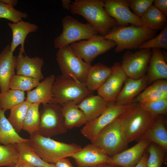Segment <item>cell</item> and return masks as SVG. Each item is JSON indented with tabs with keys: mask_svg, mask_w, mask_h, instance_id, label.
<instances>
[{
	"mask_svg": "<svg viewBox=\"0 0 167 167\" xmlns=\"http://www.w3.org/2000/svg\"><path fill=\"white\" fill-rule=\"evenodd\" d=\"M91 167H121L119 166L109 165L108 163L103 164Z\"/></svg>",
	"mask_w": 167,
	"mask_h": 167,
	"instance_id": "47",
	"label": "cell"
},
{
	"mask_svg": "<svg viewBox=\"0 0 167 167\" xmlns=\"http://www.w3.org/2000/svg\"><path fill=\"white\" fill-rule=\"evenodd\" d=\"M52 92L53 97L51 103L61 106L69 101L78 105L84 98L93 93L88 89L85 83L76 81L62 75L55 78Z\"/></svg>",
	"mask_w": 167,
	"mask_h": 167,
	"instance_id": "5",
	"label": "cell"
},
{
	"mask_svg": "<svg viewBox=\"0 0 167 167\" xmlns=\"http://www.w3.org/2000/svg\"><path fill=\"white\" fill-rule=\"evenodd\" d=\"M17 56L10 51V45H6L0 53V91L4 92L10 89L9 84L15 74Z\"/></svg>",
	"mask_w": 167,
	"mask_h": 167,
	"instance_id": "19",
	"label": "cell"
},
{
	"mask_svg": "<svg viewBox=\"0 0 167 167\" xmlns=\"http://www.w3.org/2000/svg\"><path fill=\"white\" fill-rule=\"evenodd\" d=\"M135 145L111 156L108 164L121 167H134L139 161L151 143L143 140L138 141Z\"/></svg>",
	"mask_w": 167,
	"mask_h": 167,
	"instance_id": "15",
	"label": "cell"
},
{
	"mask_svg": "<svg viewBox=\"0 0 167 167\" xmlns=\"http://www.w3.org/2000/svg\"><path fill=\"white\" fill-rule=\"evenodd\" d=\"M139 104L143 109L156 117L167 113V99Z\"/></svg>",
	"mask_w": 167,
	"mask_h": 167,
	"instance_id": "38",
	"label": "cell"
},
{
	"mask_svg": "<svg viewBox=\"0 0 167 167\" xmlns=\"http://www.w3.org/2000/svg\"><path fill=\"white\" fill-rule=\"evenodd\" d=\"M22 165V166L23 167H35L32 166L27 165Z\"/></svg>",
	"mask_w": 167,
	"mask_h": 167,
	"instance_id": "48",
	"label": "cell"
},
{
	"mask_svg": "<svg viewBox=\"0 0 167 167\" xmlns=\"http://www.w3.org/2000/svg\"><path fill=\"white\" fill-rule=\"evenodd\" d=\"M62 107L65 124L68 130L80 127L88 122L83 112L74 102H67Z\"/></svg>",
	"mask_w": 167,
	"mask_h": 167,
	"instance_id": "27",
	"label": "cell"
},
{
	"mask_svg": "<svg viewBox=\"0 0 167 167\" xmlns=\"http://www.w3.org/2000/svg\"><path fill=\"white\" fill-rule=\"evenodd\" d=\"M104 8L107 14L116 21L118 26H128L131 24L137 26H146L140 18L131 11L127 0H105Z\"/></svg>",
	"mask_w": 167,
	"mask_h": 167,
	"instance_id": "13",
	"label": "cell"
},
{
	"mask_svg": "<svg viewBox=\"0 0 167 167\" xmlns=\"http://www.w3.org/2000/svg\"><path fill=\"white\" fill-rule=\"evenodd\" d=\"M55 79L54 75L44 78L35 88L27 92L26 100L31 104L51 103L53 97L52 88Z\"/></svg>",
	"mask_w": 167,
	"mask_h": 167,
	"instance_id": "23",
	"label": "cell"
},
{
	"mask_svg": "<svg viewBox=\"0 0 167 167\" xmlns=\"http://www.w3.org/2000/svg\"><path fill=\"white\" fill-rule=\"evenodd\" d=\"M158 91L167 92L166 79H160L153 82L150 86L146 87L134 99L132 103H138L141 99L148 94Z\"/></svg>",
	"mask_w": 167,
	"mask_h": 167,
	"instance_id": "39",
	"label": "cell"
},
{
	"mask_svg": "<svg viewBox=\"0 0 167 167\" xmlns=\"http://www.w3.org/2000/svg\"><path fill=\"white\" fill-rule=\"evenodd\" d=\"M167 99V92L156 91L148 94L141 99L138 103L150 102Z\"/></svg>",
	"mask_w": 167,
	"mask_h": 167,
	"instance_id": "41",
	"label": "cell"
},
{
	"mask_svg": "<svg viewBox=\"0 0 167 167\" xmlns=\"http://www.w3.org/2000/svg\"><path fill=\"white\" fill-rule=\"evenodd\" d=\"M115 101L119 105L131 104L134 99L147 87L148 78L146 75L138 79L127 77Z\"/></svg>",
	"mask_w": 167,
	"mask_h": 167,
	"instance_id": "18",
	"label": "cell"
},
{
	"mask_svg": "<svg viewBox=\"0 0 167 167\" xmlns=\"http://www.w3.org/2000/svg\"><path fill=\"white\" fill-rule=\"evenodd\" d=\"M153 48L167 49V25L158 35L144 42L139 49Z\"/></svg>",
	"mask_w": 167,
	"mask_h": 167,
	"instance_id": "37",
	"label": "cell"
},
{
	"mask_svg": "<svg viewBox=\"0 0 167 167\" xmlns=\"http://www.w3.org/2000/svg\"><path fill=\"white\" fill-rule=\"evenodd\" d=\"M61 2L63 8L68 11H70L71 6L73 2L70 0H62Z\"/></svg>",
	"mask_w": 167,
	"mask_h": 167,
	"instance_id": "45",
	"label": "cell"
},
{
	"mask_svg": "<svg viewBox=\"0 0 167 167\" xmlns=\"http://www.w3.org/2000/svg\"><path fill=\"white\" fill-rule=\"evenodd\" d=\"M25 92L10 89L4 92L0 91V108L5 112L26 100Z\"/></svg>",
	"mask_w": 167,
	"mask_h": 167,
	"instance_id": "32",
	"label": "cell"
},
{
	"mask_svg": "<svg viewBox=\"0 0 167 167\" xmlns=\"http://www.w3.org/2000/svg\"><path fill=\"white\" fill-rule=\"evenodd\" d=\"M40 80L31 77L15 74L11 78L9 84V89L27 92L36 88Z\"/></svg>",
	"mask_w": 167,
	"mask_h": 167,
	"instance_id": "34",
	"label": "cell"
},
{
	"mask_svg": "<svg viewBox=\"0 0 167 167\" xmlns=\"http://www.w3.org/2000/svg\"><path fill=\"white\" fill-rule=\"evenodd\" d=\"M19 153L15 144L0 145V167L18 165Z\"/></svg>",
	"mask_w": 167,
	"mask_h": 167,
	"instance_id": "33",
	"label": "cell"
},
{
	"mask_svg": "<svg viewBox=\"0 0 167 167\" xmlns=\"http://www.w3.org/2000/svg\"><path fill=\"white\" fill-rule=\"evenodd\" d=\"M152 54L148 69V84L167 79V64L161 49H151Z\"/></svg>",
	"mask_w": 167,
	"mask_h": 167,
	"instance_id": "21",
	"label": "cell"
},
{
	"mask_svg": "<svg viewBox=\"0 0 167 167\" xmlns=\"http://www.w3.org/2000/svg\"><path fill=\"white\" fill-rule=\"evenodd\" d=\"M18 150L19 165H27L35 167H55L54 164L43 161L34 151L27 142L15 144Z\"/></svg>",
	"mask_w": 167,
	"mask_h": 167,
	"instance_id": "26",
	"label": "cell"
},
{
	"mask_svg": "<svg viewBox=\"0 0 167 167\" xmlns=\"http://www.w3.org/2000/svg\"><path fill=\"white\" fill-rule=\"evenodd\" d=\"M40 103H32L24 120L22 130L30 135L38 133L40 123Z\"/></svg>",
	"mask_w": 167,
	"mask_h": 167,
	"instance_id": "31",
	"label": "cell"
},
{
	"mask_svg": "<svg viewBox=\"0 0 167 167\" xmlns=\"http://www.w3.org/2000/svg\"><path fill=\"white\" fill-rule=\"evenodd\" d=\"M55 167H75L69 159L65 158L61 160L54 164Z\"/></svg>",
	"mask_w": 167,
	"mask_h": 167,
	"instance_id": "43",
	"label": "cell"
},
{
	"mask_svg": "<svg viewBox=\"0 0 167 167\" xmlns=\"http://www.w3.org/2000/svg\"><path fill=\"white\" fill-rule=\"evenodd\" d=\"M7 25L12 33V40L10 45L11 52L13 53L17 47L20 45L19 54H26L24 44L26 37L29 33L36 31L38 26L23 20L16 23H8Z\"/></svg>",
	"mask_w": 167,
	"mask_h": 167,
	"instance_id": "20",
	"label": "cell"
},
{
	"mask_svg": "<svg viewBox=\"0 0 167 167\" xmlns=\"http://www.w3.org/2000/svg\"><path fill=\"white\" fill-rule=\"evenodd\" d=\"M112 71V67H109L101 63L92 66L85 82L88 89L92 92L97 91L106 82Z\"/></svg>",
	"mask_w": 167,
	"mask_h": 167,
	"instance_id": "25",
	"label": "cell"
},
{
	"mask_svg": "<svg viewBox=\"0 0 167 167\" xmlns=\"http://www.w3.org/2000/svg\"><path fill=\"white\" fill-rule=\"evenodd\" d=\"M44 60L38 56L31 58L26 54H19L17 56L15 70L16 74L37 79H44L42 68Z\"/></svg>",
	"mask_w": 167,
	"mask_h": 167,
	"instance_id": "17",
	"label": "cell"
},
{
	"mask_svg": "<svg viewBox=\"0 0 167 167\" xmlns=\"http://www.w3.org/2000/svg\"><path fill=\"white\" fill-rule=\"evenodd\" d=\"M104 4L103 0H75L72 3L70 11L72 14L83 16L98 34L105 36L118 25L105 11Z\"/></svg>",
	"mask_w": 167,
	"mask_h": 167,
	"instance_id": "1",
	"label": "cell"
},
{
	"mask_svg": "<svg viewBox=\"0 0 167 167\" xmlns=\"http://www.w3.org/2000/svg\"><path fill=\"white\" fill-rule=\"evenodd\" d=\"M62 31L54 40V46L59 49L71 44L88 40L98 35L96 29L88 23L80 22L70 15H66L62 20Z\"/></svg>",
	"mask_w": 167,
	"mask_h": 167,
	"instance_id": "7",
	"label": "cell"
},
{
	"mask_svg": "<svg viewBox=\"0 0 167 167\" xmlns=\"http://www.w3.org/2000/svg\"><path fill=\"white\" fill-rule=\"evenodd\" d=\"M146 150L148 153L147 167H161L166 152L159 146L152 143L150 144Z\"/></svg>",
	"mask_w": 167,
	"mask_h": 167,
	"instance_id": "35",
	"label": "cell"
},
{
	"mask_svg": "<svg viewBox=\"0 0 167 167\" xmlns=\"http://www.w3.org/2000/svg\"><path fill=\"white\" fill-rule=\"evenodd\" d=\"M69 45L77 56L85 62L91 64L97 56L115 47L116 44L113 41L98 34L88 40L72 43Z\"/></svg>",
	"mask_w": 167,
	"mask_h": 167,
	"instance_id": "10",
	"label": "cell"
},
{
	"mask_svg": "<svg viewBox=\"0 0 167 167\" xmlns=\"http://www.w3.org/2000/svg\"><path fill=\"white\" fill-rule=\"evenodd\" d=\"M128 6L136 16L140 18L149 7L154 0H127Z\"/></svg>",
	"mask_w": 167,
	"mask_h": 167,
	"instance_id": "40",
	"label": "cell"
},
{
	"mask_svg": "<svg viewBox=\"0 0 167 167\" xmlns=\"http://www.w3.org/2000/svg\"><path fill=\"white\" fill-rule=\"evenodd\" d=\"M110 103L105 101L98 95H94L92 94L84 98L77 105L84 113L88 122L101 115Z\"/></svg>",
	"mask_w": 167,
	"mask_h": 167,
	"instance_id": "24",
	"label": "cell"
},
{
	"mask_svg": "<svg viewBox=\"0 0 167 167\" xmlns=\"http://www.w3.org/2000/svg\"><path fill=\"white\" fill-rule=\"evenodd\" d=\"M91 143L110 156L125 150L127 145L123 137L119 118L103 128Z\"/></svg>",
	"mask_w": 167,
	"mask_h": 167,
	"instance_id": "9",
	"label": "cell"
},
{
	"mask_svg": "<svg viewBox=\"0 0 167 167\" xmlns=\"http://www.w3.org/2000/svg\"><path fill=\"white\" fill-rule=\"evenodd\" d=\"M140 18L146 26L154 30H162L167 25V17L153 4Z\"/></svg>",
	"mask_w": 167,
	"mask_h": 167,
	"instance_id": "29",
	"label": "cell"
},
{
	"mask_svg": "<svg viewBox=\"0 0 167 167\" xmlns=\"http://www.w3.org/2000/svg\"><path fill=\"white\" fill-rule=\"evenodd\" d=\"M14 167H23V166L22 165H18Z\"/></svg>",
	"mask_w": 167,
	"mask_h": 167,
	"instance_id": "49",
	"label": "cell"
},
{
	"mask_svg": "<svg viewBox=\"0 0 167 167\" xmlns=\"http://www.w3.org/2000/svg\"><path fill=\"white\" fill-rule=\"evenodd\" d=\"M110 156L91 143L73 154L71 157L74 159L78 167H91L108 163Z\"/></svg>",
	"mask_w": 167,
	"mask_h": 167,
	"instance_id": "16",
	"label": "cell"
},
{
	"mask_svg": "<svg viewBox=\"0 0 167 167\" xmlns=\"http://www.w3.org/2000/svg\"><path fill=\"white\" fill-rule=\"evenodd\" d=\"M156 31L147 26H117L112 28L104 37L114 41L116 53L125 49H139L145 42L155 36Z\"/></svg>",
	"mask_w": 167,
	"mask_h": 167,
	"instance_id": "4",
	"label": "cell"
},
{
	"mask_svg": "<svg viewBox=\"0 0 167 167\" xmlns=\"http://www.w3.org/2000/svg\"><path fill=\"white\" fill-rule=\"evenodd\" d=\"M40 111V123L38 133L46 137H50L67 132L62 106L57 104H43Z\"/></svg>",
	"mask_w": 167,
	"mask_h": 167,
	"instance_id": "8",
	"label": "cell"
},
{
	"mask_svg": "<svg viewBox=\"0 0 167 167\" xmlns=\"http://www.w3.org/2000/svg\"><path fill=\"white\" fill-rule=\"evenodd\" d=\"M131 104L122 105L115 102L110 103L101 115L84 125L81 130L82 134L92 142L103 128L119 118L129 108Z\"/></svg>",
	"mask_w": 167,
	"mask_h": 167,
	"instance_id": "11",
	"label": "cell"
},
{
	"mask_svg": "<svg viewBox=\"0 0 167 167\" xmlns=\"http://www.w3.org/2000/svg\"><path fill=\"white\" fill-rule=\"evenodd\" d=\"M5 112L0 108V144H14L27 142L28 139L21 137L17 133L5 115Z\"/></svg>",
	"mask_w": 167,
	"mask_h": 167,
	"instance_id": "28",
	"label": "cell"
},
{
	"mask_svg": "<svg viewBox=\"0 0 167 167\" xmlns=\"http://www.w3.org/2000/svg\"><path fill=\"white\" fill-rule=\"evenodd\" d=\"M143 140L155 143L167 151V130L166 122L161 116L137 140Z\"/></svg>",
	"mask_w": 167,
	"mask_h": 167,
	"instance_id": "22",
	"label": "cell"
},
{
	"mask_svg": "<svg viewBox=\"0 0 167 167\" xmlns=\"http://www.w3.org/2000/svg\"><path fill=\"white\" fill-rule=\"evenodd\" d=\"M28 17L27 13L18 11L14 7L0 1V19H4L12 23H16Z\"/></svg>",
	"mask_w": 167,
	"mask_h": 167,
	"instance_id": "36",
	"label": "cell"
},
{
	"mask_svg": "<svg viewBox=\"0 0 167 167\" xmlns=\"http://www.w3.org/2000/svg\"><path fill=\"white\" fill-rule=\"evenodd\" d=\"M31 104L25 100L10 109V114L7 119L18 134L22 130L24 120Z\"/></svg>",
	"mask_w": 167,
	"mask_h": 167,
	"instance_id": "30",
	"label": "cell"
},
{
	"mask_svg": "<svg viewBox=\"0 0 167 167\" xmlns=\"http://www.w3.org/2000/svg\"><path fill=\"white\" fill-rule=\"evenodd\" d=\"M2 2L6 4L14 7L18 3L17 0H0Z\"/></svg>",
	"mask_w": 167,
	"mask_h": 167,
	"instance_id": "46",
	"label": "cell"
},
{
	"mask_svg": "<svg viewBox=\"0 0 167 167\" xmlns=\"http://www.w3.org/2000/svg\"><path fill=\"white\" fill-rule=\"evenodd\" d=\"M151 54L150 49H139L134 52L130 50L125 52L120 63L127 77L138 79L145 75Z\"/></svg>",
	"mask_w": 167,
	"mask_h": 167,
	"instance_id": "12",
	"label": "cell"
},
{
	"mask_svg": "<svg viewBox=\"0 0 167 167\" xmlns=\"http://www.w3.org/2000/svg\"><path fill=\"white\" fill-rule=\"evenodd\" d=\"M148 156V153L146 150L139 161L134 167H147V161Z\"/></svg>",
	"mask_w": 167,
	"mask_h": 167,
	"instance_id": "44",
	"label": "cell"
},
{
	"mask_svg": "<svg viewBox=\"0 0 167 167\" xmlns=\"http://www.w3.org/2000/svg\"><path fill=\"white\" fill-rule=\"evenodd\" d=\"M27 143L43 161L52 164L71 157L82 148L78 144L57 141L37 133L30 135Z\"/></svg>",
	"mask_w": 167,
	"mask_h": 167,
	"instance_id": "3",
	"label": "cell"
},
{
	"mask_svg": "<svg viewBox=\"0 0 167 167\" xmlns=\"http://www.w3.org/2000/svg\"><path fill=\"white\" fill-rule=\"evenodd\" d=\"M156 117L143 109L138 103H131L119 117L125 143L139 139L154 122Z\"/></svg>",
	"mask_w": 167,
	"mask_h": 167,
	"instance_id": "2",
	"label": "cell"
},
{
	"mask_svg": "<svg viewBox=\"0 0 167 167\" xmlns=\"http://www.w3.org/2000/svg\"><path fill=\"white\" fill-rule=\"evenodd\" d=\"M56 59L61 75L76 81L85 83L92 65L77 56L69 45L58 49Z\"/></svg>",
	"mask_w": 167,
	"mask_h": 167,
	"instance_id": "6",
	"label": "cell"
},
{
	"mask_svg": "<svg viewBox=\"0 0 167 167\" xmlns=\"http://www.w3.org/2000/svg\"><path fill=\"white\" fill-rule=\"evenodd\" d=\"M112 72L108 79L97 91L98 94L109 103L115 102L124 81L127 78L120 63L116 62L112 66Z\"/></svg>",
	"mask_w": 167,
	"mask_h": 167,
	"instance_id": "14",
	"label": "cell"
},
{
	"mask_svg": "<svg viewBox=\"0 0 167 167\" xmlns=\"http://www.w3.org/2000/svg\"><path fill=\"white\" fill-rule=\"evenodd\" d=\"M153 5L167 17V0H154Z\"/></svg>",
	"mask_w": 167,
	"mask_h": 167,
	"instance_id": "42",
	"label": "cell"
}]
</instances>
